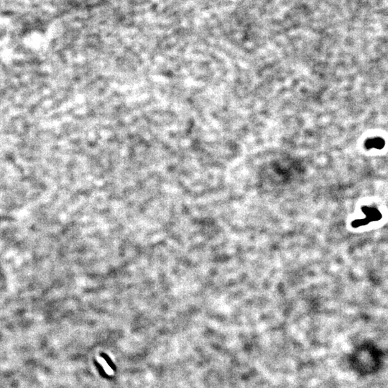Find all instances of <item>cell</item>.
I'll return each mask as SVG.
<instances>
[{
    "label": "cell",
    "mask_w": 388,
    "mask_h": 388,
    "mask_svg": "<svg viewBox=\"0 0 388 388\" xmlns=\"http://www.w3.org/2000/svg\"><path fill=\"white\" fill-rule=\"evenodd\" d=\"M367 147H370V148H382L384 146V140L381 139H372V140H368L366 143Z\"/></svg>",
    "instance_id": "1"
}]
</instances>
